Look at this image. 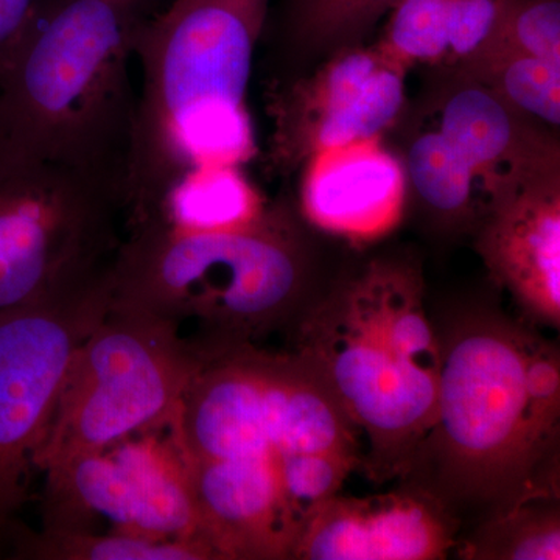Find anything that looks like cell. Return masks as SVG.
Instances as JSON below:
<instances>
[{"label": "cell", "instance_id": "obj_1", "mask_svg": "<svg viewBox=\"0 0 560 560\" xmlns=\"http://www.w3.org/2000/svg\"><path fill=\"white\" fill-rule=\"evenodd\" d=\"M268 10L270 0H173L139 25L127 226L194 168L242 167L256 154L246 92Z\"/></svg>", "mask_w": 560, "mask_h": 560}, {"label": "cell", "instance_id": "obj_2", "mask_svg": "<svg viewBox=\"0 0 560 560\" xmlns=\"http://www.w3.org/2000/svg\"><path fill=\"white\" fill-rule=\"evenodd\" d=\"M441 342L431 445L447 499L506 510L559 493L560 355L523 324L467 312Z\"/></svg>", "mask_w": 560, "mask_h": 560}, {"label": "cell", "instance_id": "obj_3", "mask_svg": "<svg viewBox=\"0 0 560 560\" xmlns=\"http://www.w3.org/2000/svg\"><path fill=\"white\" fill-rule=\"evenodd\" d=\"M423 280L404 260H374L300 315L296 350L368 441L372 480L410 474L438 410L440 335Z\"/></svg>", "mask_w": 560, "mask_h": 560}, {"label": "cell", "instance_id": "obj_4", "mask_svg": "<svg viewBox=\"0 0 560 560\" xmlns=\"http://www.w3.org/2000/svg\"><path fill=\"white\" fill-rule=\"evenodd\" d=\"M140 24L128 0H38L0 75V145L125 198Z\"/></svg>", "mask_w": 560, "mask_h": 560}, {"label": "cell", "instance_id": "obj_5", "mask_svg": "<svg viewBox=\"0 0 560 560\" xmlns=\"http://www.w3.org/2000/svg\"><path fill=\"white\" fill-rule=\"evenodd\" d=\"M308 260L293 221L270 208L242 230H178L156 217L125 230L109 267L110 304L180 324L195 318L190 340L201 352L253 342L300 318Z\"/></svg>", "mask_w": 560, "mask_h": 560}, {"label": "cell", "instance_id": "obj_6", "mask_svg": "<svg viewBox=\"0 0 560 560\" xmlns=\"http://www.w3.org/2000/svg\"><path fill=\"white\" fill-rule=\"evenodd\" d=\"M205 355L165 425L180 451L270 463L311 515L363 466L360 431L296 352L241 342Z\"/></svg>", "mask_w": 560, "mask_h": 560}, {"label": "cell", "instance_id": "obj_7", "mask_svg": "<svg viewBox=\"0 0 560 560\" xmlns=\"http://www.w3.org/2000/svg\"><path fill=\"white\" fill-rule=\"evenodd\" d=\"M205 361L176 320L110 304L73 353L33 466L46 471L164 429Z\"/></svg>", "mask_w": 560, "mask_h": 560}, {"label": "cell", "instance_id": "obj_8", "mask_svg": "<svg viewBox=\"0 0 560 560\" xmlns=\"http://www.w3.org/2000/svg\"><path fill=\"white\" fill-rule=\"evenodd\" d=\"M125 230L120 190L0 145V311L102 275Z\"/></svg>", "mask_w": 560, "mask_h": 560}, {"label": "cell", "instance_id": "obj_9", "mask_svg": "<svg viewBox=\"0 0 560 560\" xmlns=\"http://www.w3.org/2000/svg\"><path fill=\"white\" fill-rule=\"evenodd\" d=\"M110 307L102 275L0 311V548L9 547L27 478L73 353Z\"/></svg>", "mask_w": 560, "mask_h": 560}, {"label": "cell", "instance_id": "obj_10", "mask_svg": "<svg viewBox=\"0 0 560 560\" xmlns=\"http://www.w3.org/2000/svg\"><path fill=\"white\" fill-rule=\"evenodd\" d=\"M158 431L46 470L43 528L91 529L103 517L119 533L205 544L183 460Z\"/></svg>", "mask_w": 560, "mask_h": 560}, {"label": "cell", "instance_id": "obj_11", "mask_svg": "<svg viewBox=\"0 0 560 560\" xmlns=\"http://www.w3.org/2000/svg\"><path fill=\"white\" fill-rule=\"evenodd\" d=\"M407 66L383 49L348 47L275 102V154L296 167L319 151L382 138L407 98Z\"/></svg>", "mask_w": 560, "mask_h": 560}, {"label": "cell", "instance_id": "obj_12", "mask_svg": "<svg viewBox=\"0 0 560 560\" xmlns=\"http://www.w3.org/2000/svg\"><path fill=\"white\" fill-rule=\"evenodd\" d=\"M458 523L438 493L405 488L370 497L338 493L318 504L291 559L434 560L456 545Z\"/></svg>", "mask_w": 560, "mask_h": 560}, {"label": "cell", "instance_id": "obj_13", "mask_svg": "<svg viewBox=\"0 0 560 560\" xmlns=\"http://www.w3.org/2000/svg\"><path fill=\"white\" fill-rule=\"evenodd\" d=\"M478 250L492 278L529 319L559 329V173L530 180L490 210Z\"/></svg>", "mask_w": 560, "mask_h": 560}, {"label": "cell", "instance_id": "obj_14", "mask_svg": "<svg viewBox=\"0 0 560 560\" xmlns=\"http://www.w3.org/2000/svg\"><path fill=\"white\" fill-rule=\"evenodd\" d=\"M305 165L302 212L320 231L353 243L372 242L404 215L407 172L381 138L319 151Z\"/></svg>", "mask_w": 560, "mask_h": 560}, {"label": "cell", "instance_id": "obj_15", "mask_svg": "<svg viewBox=\"0 0 560 560\" xmlns=\"http://www.w3.org/2000/svg\"><path fill=\"white\" fill-rule=\"evenodd\" d=\"M436 128L480 176L495 206L530 180L558 175V153L550 143L480 80L445 95Z\"/></svg>", "mask_w": 560, "mask_h": 560}, {"label": "cell", "instance_id": "obj_16", "mask_svg": "<svg viewBox=\"0 0 560 560\" xmlns=\"http://www.w3.org/2000/svg\"><path fill=\"white\" fill-rule=\"evenodd\" d=\"M268 209L241 165H208L187 173L147 219L184 231H234L257 223Z\"/></svg>", "mask_w": 560, "mask_h": 560}, {"label": "cell", "instance_id": "obj_17", "mask_svg": "<svg viewBox=\"0 0 560 560\" xmlns=\"http://www.w3.org/2000/svg\"><path fill=\"white\" fill-rule=\"evenodd\" d=\"M405 172L419 200L451 226L482 223L495 206L480 176L436 127L412 140Z\"/></svg>", "mask_w": 560, "mask_h": 560}, {"label": "cell", "instance_id": "obj_18", "mask_svg": "<svg viewBox=\"0 0 560 560\" xmlns=\"http://www.w3.org/2000/svg\"><path fill=\"white\" fill-rule=\"evenodd\" d=\"M9 547L16 559L36 560H217L198 540L151 539L94 529L32 530L18 523Z\"/></svg>", "mask_w": 560, "mask_h": 560}, {"label": "cell", "instance_id": "obj_19", "mask_svg": "<svg viewBox=\"0 0 560 560\" xmlns=\"http://www.w3.org/2000/svg\"><path fill=\"white\" fill-rule=\"evenodd\" d=\"M559 493L529 497L492 512L460 548V558L475 560L560 559Z\"/></svg>", "mask_w": 560, "mask_h": 560}, {"label": "cell", "instance_id": "obj_20", "mask_svg": "<svg viewBox=\"0 0 560 560\" xmlns=\"http://www.w3.org/2000/svg\"><path fill=\"white\" fill-rule=\"evenodd\" d=\"M477 80L492 88L523 116L559 127L560 62L510 49L490 50L471 62Z\"/></svg>", "mask_w": 560, "mask_h": 560}, {"label": "cell", "instance_id": "obj_21", "mask_svg": "<svg viewBox=\"0 0 560 560\" xmlns=\"http://www.w3.org/2000/svg\"><path fill=\"white\" fill-rule=\"evenodd\" d=\"M455 0H397L389 10L383 49L412 65L447 61V22Z\"/></svg>", "mask_w": 560, "mask_h": 560}, {"label": "cell", "instance_id": "obj_22", "mask_svg": "<svg viewBox=\"0 0 560 560\" xmlns=\"http://www.w3.org/2000/svg\"><path fill=\"white\" fill-rule=\"evenodd\" d=\"M397 0H294L291 39L300 46H329L370 28Z\"/></svg>", "mask_w": 560, "mask_h": 560}, {"label": "cell", "instance_id": "obj_23", "mask_svg": "<svg viewBox=\"0 0 560 560\" xmlns=\"http://www.w3.org/2000/svg\"><path fill=\"white\" fill-rule=\"evenodd\" d=\"M514 0H455L447 22V61L471 65L499 40Z\"/></svg>", "mask_w": 560, "mask_h": 560}, {"label": "cell", "instance_id": "obj_24", "mask_svg": "<svg viewBox=\"0 0 560 560\" xmlns=\"http://www.w3.org/2000/svg\"><path fill=\"white\" fill-rule=\"evenodd\" d=\"M495 49L560 62L559 0H514L500 38L490 50Z\"/></svg>", "mask_w": 560, "mask_h": 560}, {"label": "cell", "instance_id": "obj_25", "mask_svg": "<svg viewBox=\"0 0 560 560\" xmlns=\"http://www.w3.org/2000/svg\"><path fill=\"white\" fill-rule=\"evenodd\" d=\"M38 0H0V75L9 65Z\"/></svg>", "mask_w": 560, "mask_h": 560}]
</instances>
